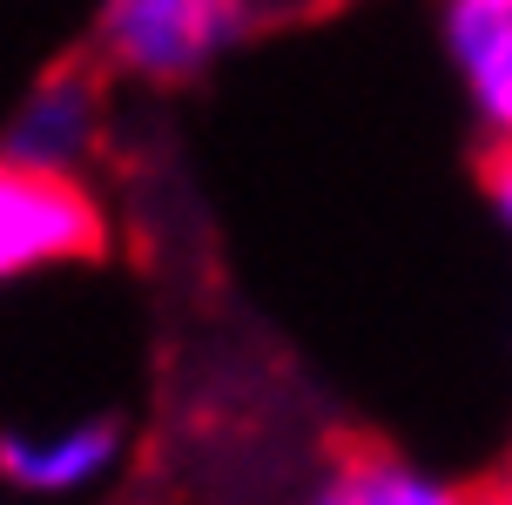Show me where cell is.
Masks as SVG:
<instances>
[{
	"label": "cell",
	"mask_w": 512,
	"mask_h": 505,
	"mask_svg": "<svg viewBox=\"0 0 512 505\" xmlns=\"http://www.w3.org/2000/svg\"><path fill=\"white\" fill-rule=\"evenodd\" d=\"M243 21H250L243 0H102L95 48L115 75L176 88L203 75L223 48H236Z\"/></svg>",
	"instance_id": "6da1fadb"
},
{
	"label": "cell",
	"mask_w": 512,
	"mask_h": 505,
	"mask_svg": "<svg viewBox=\"0 0 512 505\" xmlns=\"http://www.w3.org/2000/svg\"><path fill=\"white\" fill-rule=\"evenodd\" d=\"M310 505H492V499H472V492L432 479V472H418L378 445H344L324 485L310 492Z\"/></svg>",
	"instance_id": "8992f818"
},
{
	"label": "cell",
	"mask_w": 512,
	"mask_h": 505,
	"mask_svg": "<svg viewBox=\"0 0 512 505\" xmlns=\"http://www.w3.org/2000/svg\"><path fill=\"white\" fill-rule=\"evenodd\" d=\"M486 196H492V209H499V223H506V236H512V142H492V155H486Z\"/></svg>",
	"instance_id": "52a82bcc"
},
{
	"label": "cell",
	"mask_w": 512,
	"mask_h": 505,
	"mask_svg": "<svg viewBox=\"0 0 512 505\" xmlns=\"http://www.w3.org/2000/svg\"><path fill=\"white\" fill-rule=\"evenodd\" d=\"M122 458L115 418H75L54 431H0V485L34 492V499H68L102 485Z\"/></svg>",
	"instance_id": "3957f363"
},
{
	"label": "cell",
	"mask_w": 512,
	"mask_h": 505,
	"mask_svg": "<svg viewBox=\"0 0 512 505\" xmlns=\"http://www.w3.org/2000/svg\"><path fill=\"white\" fill-rule=\"evenodd\" d=\"M445 48L492 142H512V0H452Z\"/></svg>",
	"instance_id": "5b68a950"
},
{
	"label": "cell",
	"mask_w": 512,
	"mask_h": 505,
	"mask_svg": "<svg viewBox=\"0 0 512 505\" xmlns=\"http://www.w3.org/2000/svg\"><path fill=\"white\" fill-rule=\"evenodd\" d=\"M95 128H102L95 75H88V68H54V75L21 101V115L7 128L0 155H14L27 169H61V176H75L81 162H88V149H95Z\"/></svg>",
	"instance_id": "277c9868"
},
{
	"label": "cell",
	"mask_w": 512,
	"mask_h": 505,
	"mask_svg": "<svg viewBox=\"0 0 512 505\" xmlns=\"http://www.w3.org/2000/svg\"><path fill=\"white\" fill-rule=\"evenodd\" d=\"M108 250V216L81 176L27 169L0 155V283L54 263H95Z\"/></svg>",
	"instance_id": "7a4b0ae2"
}]
</instances>
